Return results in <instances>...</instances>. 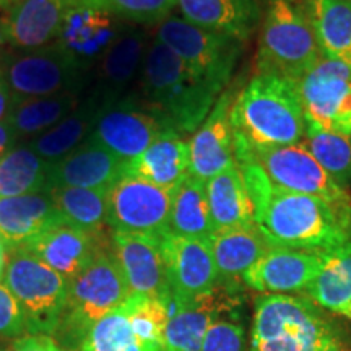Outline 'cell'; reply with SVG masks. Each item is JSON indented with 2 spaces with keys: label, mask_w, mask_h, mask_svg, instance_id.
I'll return each mask as SVG.
<instances>
[{
  "label": "cell",
  "mask_w": 351,
  "mask_h": 351,
  "mask_svg": "<svg viewBox=\"0 0 351 351\" xmlns=\"http://www.w3.org/2000/svg\"><path fill=\"white\" fill-rule=\"evenodd\" d=\"M251 195L256 226L271 247L328 252L351 239V205L283 191L247 158H236Z\"/></svg>",
  "instance_id": "6da1fadb"
},
{
  "label": "cell",
  "mask_w": 351,
  "mask_h": 351,
  "mask_svg": "<svg viewBox=\"0 0 351 351\" xmlns=\"http://www.w3.org/2000/svg\"><path fill=\"white\" fill-rule=\"evenodd\" d=\"M234 150L283 147L304 140L306 119L298 83L257 73L231 106Z\"/></svg>",
  "instance_id": "7a4b0ae2"
},
{
  "label": "cell",
  "mask_w": 351,
  "mask_h": 351,
  "mask_svg": "<svg viewBox=\"0 0 351 351\" xmlns=\"http://www.w3.org/2000/svg\"><path fill=\"white\" fill-rule=\"evenodd\" d=\"M142 103L178 134H194L217 103V90L197 78L168 47L152 38L138 78Z\"/></svg>",
  "instance_id": "3957f363"
},
{
  "label": "cell",
  "mask_w": 351,
  "mask_h": 351,
  "mask_svg": "<svg viewBox=\"0 0 351 351\" xmlns=\"http://www.w3.org/2000/svg\"><path fill=\"white\" fill-rule=\"evenodd\" d=\"M249 346L251 351H346L322 311L295 295L257 298Z\"/></svg>",
  "instance_id": "277c9868"
},
{
  "label": "cell",
  "mask_w": 351,
  "mask_h": 351,
  "mask_svg": "<svg viewBox=\"0 0 351 351\" xmlns=\"http://www.w3.org/2000/svg\"><path fill=\"white\" fill-rule=\"evenodd\" d=\"M130 296L111 245L69 282V293L52 339L62 348L78 351L86 333L114 307Z\"/></svg>",
  "instance_id": "5b68a950"
},
{
  "label": "cell",
  "mask_w": 351,
  "mask_h": 351,
  "mask_svg": "<svg viewBox=\"0 0 351 351\" xmlns=\"http://www.w3.org/2000/svg\"><path fill=\"white\" fill-rule=\"evenodd\" d=\"M320 57L302 0H265L257 52L258 73L298 83Z\"/></svg>",
  "instance_id": "8992f818"
},
{
  "label": "cell",
  "mask_w": 351,
  "mask_h": 351,
  "mask_svg": "<svg viewBox=\"0 0 351 351\" xmlns=\"http://www.w3.org/2000/svg\"><path fill=\"white\" fill-rule=\"evenodd\" d=\"M0 280L19 301L28 335L52 337L67 300L69 280L23 247L7 249Z\"/></svg>",
  "instance_id": "52a82bcc"
},
{
  "label": "cell",
  "mask_w": 351,
  "mask_h": 351,
  "mask_svg": "<svg viewBox=\"0 0 351 351\" xmlns=\"http://www.w3.org/2000/svg\"><path fill=\"white\" fill-rule=\"evenodd\" d=\"M153 38L173 52L191 73L218 93L231 80L243 43L169 15L156 25Z\"/></svg>",
  "instance_id": "ba28073f"
},
{
  "label": "cell",
  "mask_w": 351,
  "mask_h": 351,
  "mask_svg": "<svg viewBox=\"0 0 351 351\" xmlns=\"http://www.w3.org/2000/svg\"><path fill=\"white\" fill-rule=\"evenodd\" d=\"M168 306L130 295L86 333L78 351H163Z\"/></svg>",
  "instance_id": "9c48e42d"
},
{
  "label": "cell",
  "mask_w": 351,
  "mask_h": 351,
  "mask_svg": "<svg viewBox=\"0 0 351 351\" xmlns=\"http://www.w3.org/2000/svg\"><path fill=\"white\" fill-rule=\"evenodd\" d=\"M236 158L256 163L274 186L296 194L315 195L337 205H351L345 187L337 184L317 163L304 140L283 147L243 150L236 148Z\"/></svg>",
  "instance_id": "30bf717a"
},
{
  "label": "cell",
  "mask_w": 351,
  "mask_h": 351,
  "mask_svg": "<svg viewBox=\"0 0 351 351\" xmlns=\"http://www.w3.org/2000/svg\"><path fill=\"white\" fill-rule=\"evenodd\" d=\"M0 73L15 103L83 88L86 77L56 43L33 51L10 52L0 60Z\"/></svg>",
  "instance_id": "8fae6325"
},
{
  "label": "cell",
  "mask_w": 351,
  "mask_h": 351,
  "mask_svg": "<svg viewBox=\"0 0 351 351\" xmlns=\"http://www.w3.org/2000/svg\"><path fill=\"white\" fill-rule=\"evenodd\" d=\"M127 26L108 0H70L56 44L83 72H91Z\"/></svg>",
  "instance_id": "7c38bea8"
},
{
  "label": "cell",
  "mask_w": 351,
  "mask_h": 351,
  "mask_svg": "<svg viewBox=\"0 0 351 351\" xmlns=\"http://www.w3.org/2000/svg\"><path fill=\"white\" fill-rule=\"evenodd\" d=\"M171 191L125 174L108 191L111 231L161 238L169 232Z\"/></svg>",
  "instance_id": "4fadbf2b"
},
{
  "label": "cell",
  "mask_w": 351,
  "mask_h": 351,
  "mask_svg": "<svg viewBox=\"0 0 351 351\" xmlns=\"http://www.w3.org/2000/svg\"><path fill=\"white\" fill-rule=\"evenodd\" d=\"M306 124L351 137V70L326 57L298 82Z\"/></svg>",
  "instance_id": "5bb4252c"
},
{
  "label": "cell",
  "mask_w": 351,
  "mask_h": 351,
  "mask_svg": "<svg viewBox=\"0 0 351 351\" xmlns=\"http://www.w3.org/2000/svg\"><path fill=\"white\" fill-rule=\"evenodd\" d=\"M163 130V124L142 101L125 96L101 104L88 140L101 145L129 165L137 160Z\"/></svg>",
  "instance_id": "9a60e30c"
},
{
  "label": "cell",
  "mask_w": 351,
  "mask_h": 351,
  "mask_svg": "<svg viewBox=\"0 0 351 351\" xmlns=\"http://www.w3.org/2000/svg\"><path fill=\"white\" fill-rule=\"evenodd\" d=\"M160 243L171 288L169 304L205 296L218 287L219 275L210 239L166 232Z\"/></svg>",
  "instance_id": "2e32d148"
},
{
  "label": "cell",
  "mask_w": 351,
  "mask_h": 351,
  "mask_svg": "<svg viewBox=\"0 0 351 351\" xmlns=\"http://www.w3.org/2000/svg\"><path fill=\"white\" fill-rule=\"evenodd\" d=\"M111 251L130 295L171 301V288L160 238L111 231Z\"/></svg>",
  "instance_id": "e0dca14e"
},
{
  "label": "cell",
  "mask_w": 351,
  "mask_h": 351,
  "mask_svg": "<svg viewBox=\"0 0 351 351\" xmlns=\"http://www.w3.org/2000/svg\"><path fill=\"white\" fill-rule=\"evenodd\" d=\"M152 38L140 25L127 23L119 38L111 44L93 69L91 95L101 104L129 96L130 86L140 78Z\"/></svg>",
  "instance_id": "ac0fdd59"
},
{
  "label": "cell",
  "mask_w": 351,
  "mask_h": 351,
  "mask_svg": "<svg viewBox=\"0 0 351 351\" xmlns=\"http://www.w3.org/2000/svg\"><path fill=\"white\" fill-rule=\"evenodd\" d=\"M236 301L234 289L219 282L208 295L171 302L163 351H200L210 326L223 315L232 314Z\"/></svg>",
  "instance_id": "d6986e66"
},
{
  "label": "cell",
  "mask_w": 351,
  "mask_h": 351,
  "mask_svg": "<svg viewBox=\"0 0 351 351\" xmlns=\"http://www.w3.org/2000/svg\"><path fill=\"white\" fill-rule=\"evenodd\" d=\"M109 245L111 234L106 239L104 232L95 234L83 231L62 219L21 247L70 282Z\"/></svg>",
  "instance_id": "ffe728a7"
},
{
  "label": "cell",
  "mask_w": 351,
  "mask_h": 351,
  "mask_svg": "<svg viewBox=\"0 0 351 351\" xmlns=\"http://www.w3.org/2000/svg\"><path fill=\"white\" fill-rule=\"evenodd\" d=\"M232 91H223L212 111L189 140V174L208 181L236 163L234 132L231 125Z\"/></svg>",
  "instance_id": "44dd1931"
},
{
  "label": "cell",
  "mask_w": 351,
  "mask_h": 351,
  "mask_svg": "<svg viewBox=\"0 0 351 351\" xmlns=\"http://www.w3.org/2000/svg\"><path fill=\"white\" fill-rule=\"evenodd\" d=\"M322 254L270 247L241 278L245 287L263 295L302 293L319 274Z\"/></svg>",
  "instance_id": "7402d4cb"
},
{
  "label": "cell",
  "mask_w": 351,
  "mask_h": 351,
  "mask_svg": "<svg viewBox=\"0 0 351 351\" xmlns=\"http://www.w3.org/2000/svg\"><path fill=\"white\" fill-rule=\"evenodd\" d=\"M127 165L101 145L86 140L77 150L51 166V187H82L109 191L122 176Z\"/></svg>",
  "instance_id": "603a6c76"
},
{
  "label": "cell",
  "mask_w": 351,
  "mask_h": 351,
  "mask_svg": "<svg viewBox=\"0 0 351 351\" xmlns=\"http://www.w3.org/2000/svg\"><path fill=\"white\" fill-rule=\"evenodd\" d=\"M70 0H15L5 19L13 51L25 52L56 43Z\"/></svg>",
  "instance_id": "cb8c5ba5"
},
{
  "label": "cell",
  "mask_w": 351,
  "mask_h": 351,
  "mask_svg": "<svg viewBox=\"0 0 351 351\" xmlns=\"http://www.w3.org/2000/svg\"><path fill=\"white\" fill-rule=\"evenodd\" d=\"M62 219L49 191L0 199V236L7 249L21 247Z\"/></svg>",
  "instance_id": "d4e9b609"
},
{
  "label": "cell",
  "mask_w": 351,
  "mask_h": 351,
  "mask_svg": "<svg viewBox=\"0 0 351 351\" xmlns=\"http://www.w3.org/2000/svg\"><path fill=\"white\" fill-rule=\"evenodd\" d=\"M178 7L191 23L241 43L251 36L261 16L256 0H178Z\"/></svg>",
  "instance_id": "484cf974"
},
{
  "label": "cell",
  "mask_w": 351,
  "mask_h": 351,
  "mask_svg": "<svg viewBox=\"0 0 351 351\" xmlns=\"http://www.w3.org/2000/svg\"><path fill=\"white\" fill-rule=\"evenodd\" d=\"M189 163L187 140L178 132L165 129L137 160L127 165L125 174L173 191L189 173Z\"/></svg>",
  "instance_id": "4316f807"
},
{
  "label": "cell",
  "mask_w": 351,
  "mask_h": 351,
  "mask_svg": "<svg viewBox=\"0 0 351 351\" xmlns=\"http://www.w3.org/2000/svg\"><path fill=\"white\" fill-rule=\"evenodd\" d=\"M215 232L256 226L254 205L238 161L205 181Z\"/></svg>",
  "instance_id": "83f0119b"
},
{
  "label": "cell",
  "mask_w": 351,
  "mask_h": 351,
  "mask_svg": "<svg viewBox=\"0 0 351 351\" xmlns=\"http://www.w3.org/2000/svg\"><path fill=\"white\" fill-rule=\"evenodd\" d=\"M320 56L351 70V5L346 0H302Z\"/></svg>",
  "instance_id": "f1b7e54d"
},
{
  "label": "cell",
  "mask_w": 351,
  "mask_h": 351,
  "mask_svg": "<svg viewBox=\"0 0 351 351\" xmlns=\"http://www.w3.org/2000/svg\"><path fill=\"white\" fill-rule=\"evenodd\" d=\"M219 282L232 283L243 275L271 247L257 226L232 228L217 231L210 238Z\"/></svg>",
  "instance_id": "f546056e"
},
{
  "label": "cell",
  "mask_w": 351,
  "mask_h": 351,
  "mask_svg": "<svg viewBox=\"0 0 351 351\" xmlns=\"http://www.w3.org/2000/svg\"><path fill=\"white\" fill-rule=\"evenodd\" d=\"M99 108V101L90 95L67 117L26 143L52 166L90 138Z\"/></svg>",
  "instance_id": "4dcf8cb0"
},
{
  "label": "cell",
  "mask_w": 351,
  "mask_h": 351,
  "mask_svg": "<svg viewBox=\"0 0 351 351\" xmlns=\"http://www.w3.org/2000/svg\"><path fill=\"white\" fill-rule=\"evenodd\" d=\"M169 232L199 239H210L215 232L205 181L189 173L171 191Z\"/></svg>",
  "instance_id": "1f68e13d"
},
{
  "label": "cell",
  "mask_w": 351,
  "mask_h": 351,
  "mask_svg": "<svg viewBox=\"0 0 351 351\" xmlns=\"http://www.w3.org/2000/svg\"><path fill=\"white\" fill-rule=\"evenodd\" d=\"M302 293L317 307L341 314L351 301V241L322 252L319 274Z\"/></svg>",
  "instance_id": "d6a6232c"
},
{
  "label": "cell",
  "mask_w": 351,
  "mask_h": 351,
  "mask_svg": "<svg viewBox=\"0 0 351 351\" xmlns=\"http://www.w3.org/2000/svg\"><path fill=\"white\" fill-rule=\"evenodd\" d=\"M82 91L83 88H73L57 95L16 101L8 122L15 129L20 142L21 138H34L67 117L83 101Z\"/></svg>",
  "instance_id": "836d02e7"
},
{
  "label": "cell",
  "mask_w": 351,
  "mask_h": 351,
  "mask_svg": "<svg viewBox=\"0 0 351 351\" xmlns=\"http://www.w3.org/2000/svg\"><path fill=\"white\" fill-rule=\"evenodd\" d=\"M51 165L26 142L0 156V199L34 194L49 189Z\"/></svg>",
  "instance_id": "e575fe53"
},
{
  "label": "cell",
  "mask_w": 351,
  "mask_h": 351,
  "mask_svg": "<svg viewBox=\"0 0 351 351\" xmlns=\"http://www.w3.org/2000/svg\"><path fill=\"white\" fill-rule=\"evenodd\" d=\"M57 212L69 225L101 234L108 226V192L82 187L47 189Z\"/></svg>",
  "instance_id": "d590c367"
},
{
  "label": "cell",
  "mask_w": 351,
  "mask_h": 351,
  "mask_svg": "<svg viewBox=\"0 0 351 351\" xmlns=\"http://www.w3.org/2000/svg\"><path fill=\"white\" fill-rule=\"evenodd\" d=\"M304 142L333 181L341 187L351 182V137L306 124Z\"/></svg>",
  "instance_id": "8d00e7d4"
},
{
  "label": "cell",
  "mask_w": 351,
  "mask_h": 351,
  "mask_svg": "<svg viewBox=\"0 0 351 351\" xmlns=\"http://www.w3.org/2000/svg\"><path fill=\"white\" fill-rule=\"evenodd\" d=\"M116 15L127 23L150 26L168 19L178 0H108Z\"/></svg>",
  "instance_id": "74e56055"
},
{
  "label": "cell",
  "mask_w": 351,
  "mask_h": 351,
  "mask_svg": "<svg viewBox=\"0 0 351 351\" xmlns=\"http://www.w3.org/2000/svg\"><path fill=\"white\" fill-rule=\"evenodd\" d=\"M200 351H245V328L239 320L219 317L210 326Z\"/></svg>",
  "instance_id": "f35d334b"
},
{
  "label": "cell",
  "mask_w": 351,
  "mask_h": 351,
  "mask_svg": "<svg viewBox=\"0 0 351 351\" xmlns=\"http://www.w3.org/2000/svg\"><path fill=\"white\" fill-rule=\"evenodd\" d=\"M28 335L23 311L10 289L0 280V345L13 343Z\"/></svg>",
  "instance_id": "ab89813d"
},
{
  "label": "cell",
  "mask_w": 351,
  "mask_h": 351,
  "mask_svg": "<svg viewBox=\"0 0 351 351\" xmlns=\"http://www.w3.org/2000/svg\"><path fill=\"white\" fill-rule=\"evenodd\" d=\"M13 351H70L49 335H26L13 345Z\"/></svg>",
  "instance_id": "60d3db41"
},
{
  "label": "cell",
  "mask_w": 351,
  "mask_h": 351,
  "mask_svg": "<svg viewBox=\"0 0 351 351\" xmlns=\"http://www.w3.org/2000/svg\"><path fill=\"white\" fill-rule=\"evenodd\" d=\"M19 142V135H16L15 129H13L8 119L0 122V156L5 155V153L8 150H12Z\"/></svg>",
  "instance_id": "b9f144b4"
},
{
  "label": "cell",
  "mask_w": 351,
  "mask_h": 351,
  "mask_svg": "<svg viewBox=\"0 0 351 351\" xmlns=\"http://www.w3.org/2000/svg\"><path fill=\"white\" fill-rule=\"evenodd\" d=\"M13 106H15V99H13L7 83L3 80L2 73H0V122L8 119Z\"/></svg>",
  "instance_id": "7bdbcfd3"
},
{
  "label": "cell",
  "mask_w": 351,
  "mask_h": 351,
  "mask_svg": "<svg viewBox=\"0 0 351 351\" xmlns=\"http://www.w3.org/2000/svg\"><path fill=\"white\" fill-rule=\"evenodd\" d=\"M10 32H8V23L5 16H0V60H3L10 54Z\"/></svg>",
  "instance_id": "ee69618b"
},
{
  "label": "cell",
  "mask_w": 351,
  "mask_h": 351,
  "mask_svg": "<svg viewBox=\"0 0 351 351\" xmlns=\"http://www.w3.org/2000/svg\"><path fill=\"white\" fill-rule=\"evenodd\" d=\"M13 2H15V0H0V10L8 12V8L12 7Z\"/></svg>",
  "instance_id": "f6af8a7d"
},
{
  "label": "cell",
  "mask_w": 351,
  "mask_h": 351,
  "mask_svg": "<svg viewBox=\"0 0 351 351\" xmlns=\"http://www.w3.org/2000/svg\"><path fill=\"white\" fill-rule=\"evenodd\" d=\"M5 251H7V247H5V243H3L2 236H0V257H2V256H5Z\"/></svg>",
  "instance_id": "bcb514c9"
},
{
  "label": "cell",
  "mask_w": 351,
  "mask_h": 351,
  "mask_svg": "<svg viewBox=\"0 0 351 351\" xmlns=\"http://www.w3.org/2000/svg\"><path fill=\"white\" fill-rule=\"evenodd\" d=\"M341 314L346 315V317H348V319H351V301H350V304L346 306L343 311H341Z\"/></svg>",
  "instance_id": "7dc6e473"
},
{
  "label": "cell",
  "mask_w": 351,
  "mask_h": 351,
  "mask_svg": "<svg viewBox=\"0 0 351 351\" xmlns=\"http://www.w3.org/2000/svg\"><path fill=\"white\" fill-rule=\"evenodd\" d=\"M3 262H5V256L0 257V275H2V270H3Z\"/></svg>",
  "instance_id": "c3c4849f"
},
{
  "label": "cell",
  "mask_w": 351,
  "mask_h": 351,
  "mask_svg": "<svg viewBox=\"0 0 351 351\" xmlns=\"http://www.w3.org/2000/svg\"><path fill=\"white\" fill-rule=\"evenodd\" d=\"M346 2H348V3H350V5H351V0H346Z\"/></svg>",
  "instance_id": "681fc988"
}]
</instances>
